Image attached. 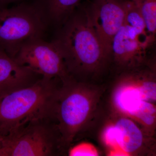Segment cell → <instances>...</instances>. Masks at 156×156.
<instances>
[{
	"label": "cell",
	"instance_id": "obj_1",
	"mask_svg": "<svg viewBox=\"0 0 156 156\" xmlns=\"http://www.w3.org/2000/svg\"><path fill=\"white\" fill-rule=\"evenodd\" d=\"M61 54L69 75L95 83L109 69L108 56L90 24L86 8L78 6L52 41Z\"/></svg>",
	"mask_w": 156,
	"mask_h": 156
},
{
	"label": "cell",
	"instance_id": "obj_2",
	"mask_svg": "<svg viewBox=\"0 0 156 156\" xmlns=\"http://www.w3.org/2000/svg\"><path fill=\"white\" fill-rule=\"evenodd\" d=\"M105 90L102 86L72 78L62 83L53 118L66 151L98 112Z\"/></svg>",
	"mask_w": 156,
	"mask_h": 156
},
{
	"label": "cell",
	"instance_id": "obj_3",
	"mask_svg": "<svg viewBox=\"0 0 156 156\" xmlns=\"http://www.w3.org/2000/svg\"><path fill=\"white\" fill-rule=\"evenodd\" d=\"M62 81L43 77L28 87L0 97V134L11 133L39 119L53 118Z\"/></svg>",
	"mask_w": 156,
	"mask_h": 156
},
{
	"label": "cell",
	"instance_id": "obj_4",
	"mask_svg": "<svg viewBox=\"0 0 156 156\" xmlns=\"http://www.w3.org/2000/svg\"><path fill=\"white\" fill-rule=\"evenodd\" d=\"M152 71L141 67L117 75L112 102L114 112L140 125L156 119V89L151 81Z\"/></svg>",
	"mask_w": 156,
	"mask_h": 156
},
{
	"label": "cell",
	"instance_id": "obj_5",
	"mask_svg": "<svg viewBox=\"0 0 156 156\" xmlns=\"http://www.w3.org/2000/svg\"><path fill=\"white\" fill-rule=\"evenodd\" d=\"M66 151L52 118L34 120L1 135L0 156H54Z\"/></svg>",
	"mask_w": 156,
	"mask_h": 156
},
{
	"label": "cell",
	"instance_id": "obj_6",
	"mask_svg": "<svg viewBox=\"0 0 156 156\" xmlns=\"http://www.w3.org/2000/svg\"><path fill=\"white\" fill-rule=\"evenodd\" d=\"M48 20L35 3L0 7V47L14 58L28 41L43 38Z\"/></svg>",
	"mask_w": 156,
	"mask_h": 156
},
{
	"label": "cell",
	"instance_id": "obj_7",
	"mask_svg": "<svg viewBox=\"0 0 156 156\" xmlns=\"http://www.w3.org/2000/svg\"><path fill=\"white\" fill-rule=\"evenodd\" d=\"M14 58L43 77L58 79L62 82L71 78L61 54L52 41H46L43 38L28 41L22 45Z\"/></svg>",
	"mask_w": 156,
	"mask_h": 156
},
{
	"label": "cell",
	"instance_id": "obj_8",
	"mask_svg": "<svg viewBox=\"0 0 156 156\" xmlns=\"http://www.w3.org/2000/svg\"><path fill=\"white\" fill-rule=\"evenodd\" d=\"M147 39L123 24L115 35L109 56V69L113 68L116 75L147 64L151 48Z\"/></svg>",
	"mask_w": 156,
	"mask_h": 156
},
{
	"label": "cell",
	"instance_id": "obj_9",
	"mask_svg": "<svg viewBox=\"0 0 156 156\" xmlns=\"http://www.w3.org/2000/svg\"><path fill=\"white\" fill-rule=\"evenodd\" d=\"M90 24L109 56L113 39L124 24V0H93L85 7Z\"/></svg>",
	"mask_w": 156,
	"mask_h": 156
},
{
	"label": "cell",
	"instance_id": "obj_10",
	"mask_svg": "<svg viewBox=\"0 0 156 156\" xmlns=\"http://www.w3.org/2000/svg\"><path fill=\"white\" fill-rule=\"evenodd\" d=\"M114 120L105 131L107 144L116 146L126 155L144 154L148 140L152 139L136 122L131 118L116 113Z\"/></svg>",
	"mask_w": 156,
	"mask_h": 156
},
{
	"label": "cell",
	"instance_id": "obj_11",
	"mask_svg": "<svg viewBox=\"0 0 156 156\" xmlns=\"http://www.w3.org/2000/svg\"><path fill=\"white\" fill-rule=\"evenodd\" d=\"M41 77L20 64L0 47V97L30 86Z\"/></svg>",
	"mask_w": 156,
	"mask_h": 156
},
{
	"label": "cell",
	"instance_id": "obj_12",
	"mask_svg": "<svg viewBox=\"0 0 156 156\" xmlns=\"http://www.w3.org/2000/svg\"><path fill=\"white\" fill-rule=\"evenodd\" d=\"M81 0H35L48 22L61 26L80 5Z\"/></svg>",
	"mask_w": 156,
	"mask_h": 156
},
{
	"label": "cell",
	"instance_id": "obj_13",
	"mask_svg": "<svg viewBox=\"0 0 156 156\" xmlns=\"http://www.w3.org/2000/svg\"><path fill=\"white\" fill-rule=\"evenodd\" d=\"M135 4L144 20L149 35L156 41V0H131Z\"/></svg>",
	"mask_w": 156,
	"mask_h": 156
},
{
	"label": "cell",
	"instance_id": "obj_14",
	"mask_svg": "<svg viewBox=\"0 0 156 156\" xmlns=\"http://www.w3.org/2000/svg\"><path fill=\"white\" fill-rule=\"evenodd\" d=\"M66 151L69 156H98V154L95 148L88 147V144L86 143L71 144Z\"/></svg>",
	"mask_w": 156,
	"mask_h": 156
},
{
	"label": "cell",
	"instance_id": "obj_15",
	"mask_svg": "<svg viewBox=\"0 0 156 156\" xmlns=\"http://www.w3.org/2000/svg\"><path fill=\"white\" fill-rule=\"evenodd\" d=\"M20 0H0V7H6L11 3L16 2Z\"/></svg>",
	"mask_w": 156,
	"mask_h": 156
},
{
	"label": "cell",
	"instance_id": "obj_16",
	"mask_svg": "<svg viewBox=\"0 0 156 156\" xmlns=\"http://www.w3.org/2000/svg\"><path fill=\"white\" fill-rule=\"evenodd\" d=\"M1 134H0V141H1Z\"/></svg>",
	"mask_w": 156,
	"mask_h": 156
}]
</instances>
